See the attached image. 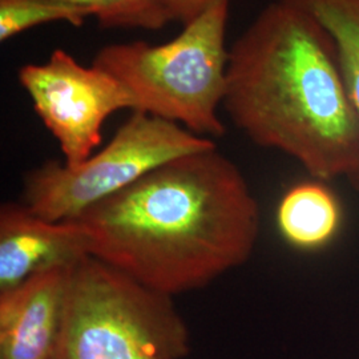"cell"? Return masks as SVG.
Masks as SVG:
<instances>
[{
	"mask_svg": "<svg viewBox=\"0 0 359 359\" xmlns=\"http://www.w3.org/2000/svg\"><path fill=\"white\" fill-rule=\"evenodd\" d=\"M74 221L90 256L169 297L243 266L261 231L255 194L217 147L168 161Z\"/></svg>",
	"mask_w": 359,
	"mask_h": 359,
	"instance_id": "cell-1",
	"label": "cell"
},
{
	"mask_svg": "<svg viewBox=\"0 0 359 359\" xmlns=\"http://www.w3.org/2000/svg\"><path fill=\"white\" fill-rule=\"evenodd\" d=\"M224 109L258 147L313 180L359 176V115L330 32L290 0L270 3L234 41Z\"/></svg>",
	"mask_w": 359,
	"mask_h": 359,
	"instance_id": "cell-2",
	"label": "cell"
},
{
	"mask_svg": "<svg viewBox=\"0 0 359 359\" xmlns=\"http://www.w3.org/2000/svg\"><path fill=\"white\" fill-rule=\"evenodd\" d=\"M229 3L218 0L165 44L107 46L92 65L128 87L137 100L135 112L161 117L203 137H221L226 130L218 107L226 92Z\"/></svg>",
	"mask_w": 359,
	"mask_h": 359,
	"instance_id": "cell-3",
	"label": "cell"
},
{
	"mask_svg": "<svg viewBox=\"0 0 359 359\" xmlns=\"http://www.w3.org/2000/svg\"><path fill=\"white\" fill-rule=\"evenodd\" d=\"M173 297L87 256L72 268L57 359H185L188 325Z\"/></svg>",
	"mask_w": 359,
	"mask_h": 359,
	"instance_id": "cell-4",
	"label": "cell"
},
{
	"mask_svg": "<svg viewBox=\"0 0 359 359\" xmlns=\"http://www.w3.org/2000/svg\"><path fill=\"white\" fill-rule=\"evenodd\" d=\"M216 147L180 124L133 112L108 145L76 167L50 160L27 172L23 204L50 221L74 219L168 161Z\"/></svg>",
	"mask_w": 359,
	"mask_h": 359,
	"instance_id": "cell-5",
	"label": "cell"
},
{
	"mask_svg": "<svg viewBox=\"0 0 359 359\" xmlns=\"http://www.w3.org/2000/svg\"><path fill=\"white\" fill-rule=\"evenodd\" d=\"M18 77L68 167L93 154L109 116L120 109L137 111V100L124 83L95 65H80L62 48L44 65H23Z\"/></svg>",
	"mask_w": 359,
	"mask_h": 359,
	"instance_id": "cell-6",
	"label": "cell"
},
{
	"mask_svg": "<svg viewBox=\"0 0 359 359\" xmlns=\"http://www.w3.org/2000/svg\"><path fill=\"white\" fill-rule=\"evenodd\" d=\"M90 255V241L74 219L50 221L25 204L0 209V294L40 273L76 265Z\"/></svg>",
	"mask_w": 359,
	"mask_h": 359,
	"instance_id": "cell-7",
	"label": "cell"
},
{
	"mask_svg": "<svg viewBox=\"0 0 359 359\" xmlns=\"http://www.w3.org/2000/svg\"><path fill=\"white\" fill-rule=\"evenodd\" d=\"M74 266L40 273L0 294V359H57Z\"/></svg>",
	"mask_w": 359,
	"mask_h": 359,
	"instance_id": "cell-8",
	"label": "cell"
},
{
	"mask_svg": "<svg viewBox=\"0 0 359 359\" xmlns=\"http://www.w3.org/2000/svg\"><path fill=\"white\" fill-rule=\"evenodd\" d=\"M341 224L342 209L338 198L318 180L292 187L277 208L278 231L295 249H321L338 234Z\"/></svg>",
	"mask_w": 359,
	"mask_h": 359,
	"instance_id": "cell-9",
	"label": "cell"
},
{
	"mask_svg": "<svg viewBox=\"0 0 359 359\" xmlns=\"http://www.w3.org/2000/svg\"><path fill=\"white\" fill-rule=\"evenodd\" d=\"M311 13L335 41L350 99L359 115V0H290ZM359 196V176L350 182Z\"/></svg>",
	"mask_w": 359,
	"mask_h": 359,
	"instance_id": "cell-10",
	"label": "cell"
},
{
	"mask_svg": "<svg viewBox=\"0 0 359 359\" xmlns=\"http://www.w3.org/2000/svg\"><path fill=\"white\" fill-rule=\"evenodd\" d=\"M88 16L87 10L62 0H0V40L52 22L83 26Z\"/></svg>",
	"mask_w": 359,
	"mask_h": 359,
	"instance_id": "cell-11",
	"label": "cell"
},
{
	"mask_svg": "<svg viewBox=\"0 0 359 359\" xmlns=\"http://www.w3.org/2000/svg\"><path fill=\"white\" fill-rule=\"evenodd\" d=\"M87 10L103 28L157 31L172 22L165 0H62Z\"/></svg>",
	"mask_w": 359,
	"mask_h": 359,
	"instance_id": "cell-12",
	"label": "cell"
},
{
	"mask_svg": "<svg viewBox=\"0 0 359 359\" xmlns=\"http://www.w3.org/2000/svg\"><path fill=\"white\" fill-rule=\"evenodd\" d=\"M172 20L184 26L193 22L218 0H165Z\"/></svg>",
	"mask_w": 359,
	"mask_h": 359,
	"instance_id": "cell-13",
	"label": "cell"
}]
</instances>
